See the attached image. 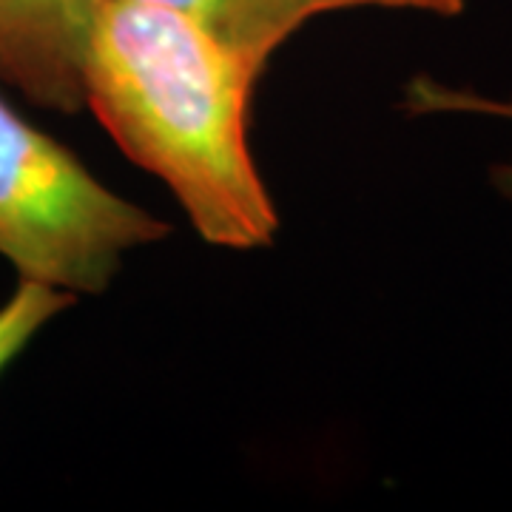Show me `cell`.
I'll list each match as a JSON object with an SVG mask.
<instances>
[{"mask_svg": "<svg viewBox=\"0 0 512 512\" xmlns=\"http://www.w3.org/2000/svg\"><path fill=\"white\" fill-rule=\"evenodd\" d=\"M265 69L183 12L100 0L86 43V109L160 177L205 242L256 251L279 231L248 148V103Z\"/></svg>", "mask_w": 512, "mask_h": 512, "instance_id": "6da1fadb", "label": "cell"}, {"mask_svg": "<svg viewBox=\"0 0 512 512\" xmlns=\"http://www.w3.org/2000/svg\"><path fill=\"white\" fill-rule=\"evenodd\" d=\"M168 234L0 97V256L20 279L100 296L123 254Z\"/></svg>", "mask_w": 512, "mask_h": 512, "instance_id": "7a4b0ae2", "label": "cell"}, {"mask_svg": "<svg viewBox=\"0 0 512 512\" xmlns=\"http://www.w3.org/2000/svg\"><path fill=\"white\" fill-rule=\"evenodd\" d=\"M100 0H0V83L37 109H86L83 60Z\"/></svg>", "mask_w": 512, "mask_h": 512, "instance_id": "3957f363", "label": "cell"}, {"mask_svg": "<svg viewBox=\"0 0 512 512\" xmlns=\"http://www.w3.org/2000/svg\"><path fill=\"white\" fill-rule=\"evenodd\" d=\"M202 23L208 32L254 60L259 69L305 23L291 0H148Z\"/></svg>", "mask_w": 512, "mask_h": 512, "instance_id": "277c9868", "label": "cell"}, {"mask_svg": "<svg viewBox=\"0 0 512 512\" xmlns=\"http://www.w3.org/2000/svg\"><path fill=\"white\" fill-rule=\"evenodd\" d=\"M77 293L52 288L46 282L20 279L15 293L0 305V373L18 359L29 342L52 319L77 305Z\"/></svg>", "mask_w": 512, "mask_h": 512, "instance_id": "5b68a950", "label": "cell"}, {"mask_svg": "<svg viewBox=\"0 0 512 512\" xmlns=\"http://www.w3.org/2000/svg\"><path fill=\"white\" fill-rule=\"evenodd\" d=\"M291 3L308 20L322 15V12L353 9V6L410 9V12H427V15H439V18H456L464 12V0H291Z\"/></svg>", "mask_w": 512, "mask_h": 512, "instance_id": "8992f818", "label": "cell"}, {"mask_svg": "<svg viewBox=\"0 0 512 512\" xmlns=\"http://www.w3.org/2000/svg\"><path fill=\"white\" fill-rule=\"evenodd\" d=\"M493 180L507 197H512V165H498L493 171Z\"/></svg>", "mask_w": 512, "mask_h": 512, "instance_id": "52a82bcc", "label": "cell"}]
</instances>
